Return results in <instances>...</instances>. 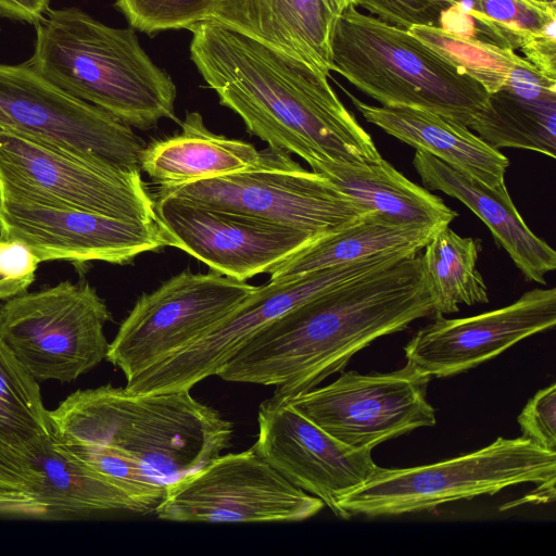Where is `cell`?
I'll return each instance as SVG.
<instances>
[{
	"label": "cell",
	"mask_w": 556,
	"mask_h": 556,
	"mask_svg": "<svg viewBox=\"0 0 556 556\" xmlns=\"http://www.w3.org/2000/svg\"><path fill=\"white\" fill-rule=\"evenodd\" d=\"M412 253L395 252L329 267L291 279L269 280L201 339L127 380L135 394L190 391L217 376L225 364L261 329L304 301Z\"/></svg>",
	"instance_id": "10"
},
{
	"label": "cell",
	"mask_w": 556,
	"mask_h": 556,
	"mask_svg": "<svg viewBox=\"0 0 556 556\" xmlns=\"http://www.w3.org/2000/svg\"><path fill=\"white\" fill-rule=\"evenodd\" d=\"M52 433L37 380L0 339V443L26 457Z\"/></svg>",
	"instance_id": "28"
},
{
	"label": "cell",
	"mask_w": 556,
	"mask_h": 556,
	"mask_svg": "<svg viewBox=\"0 0 556 556\" xmlns=\"http://www.w3.org/2000/svg\"><path fill=\"white\" fill-rule=\"evenodd\" d=\"M477 0H353L354 7L367 10L371 15L391 25L409 28L413 25L438 26L441 12L460 4L471 14L477 13Z\"/></svg>",
	"instance_id": "33"
},
{
	"label": "cell",
	"mask_w": 556,
	"mask_h": 556,
	"mask_svg": "<svg viewBox=\"0 0 556 556\" xmlns=\"http://www.w3.org/2000/svg\"><path fill=\"white\" fill-rule=\"evenodd\" d=\"M255 289L216 271L173 276L137 300L106 359L130 380L201 339Z\"/></svg>",
	"instance_id": "12"
},
{
	"label": "cell",
	"mask_w": 556,
	"mask_h": 556,
	"mask_svg": "<svg viewBox=\"0 0 556 556\" xmlns=\"http://www.w3.org/2000/svg\"><path fill=\"white\" fill-rule=\"evenodd\" d=\"M0 128L137 169L146 147L132 127L68 94L25 63L0 64Z\"/></svg>",
	"instance_id": "14"
},
{
	"label": "cell",
	"mask_w": 556,
	"mask_h": 556,
	"mask_svg": "<svg viewBox=\"0 0 556 556\" xmlns=\"http://www.w3.org/2000/svg\"><path fill=\"white\" fill-rule=\"evenodd\" d=\"M552 479H556V453L522 437H500L480 450L435 464L378 467L365 483L340 497L338 505L349 518L397 516Z\"/></svg>",
	"instance_id": "6"
},
{
	"label": "cell",
	"mask_w": 556,
	"mask_h": 556,
	"mask_svg": "<svg viewBox=\"0 0 556 556\" xmlns=\"http://www.w3.org/2000/svg\"><path fill=\"white\" fill-rule=\"evenodd\" d=\"M424 249L422 268L435 316L456 313L463 304L489 302L488 287L477 268L479 240L462 237L446 226Z\"/></svg>",
	"instance_id": "27"
},
{
	"label": "cell",
	"mask_w": 556,
	"mask_h": 556,
	"mask_svg": "<svg viewBox=\"0 0 556 556\" xmlns=\"http://www.w3.org/2000/svg\"><path fill=\"white\" fill-rule=\"evenodd\" d=\"M153 198L170 247L239 281L269 273L323 237L159 193Z\"/></svg>",
	"instance_id": "15"
},
{
	"label": "cell",
	"mask_w": 556,
	"mask_h": 556,
	"mask_svg": "<svg viewBox=\"0 0 556 556\" xmlns=\"http://www.w3.org/2000/svg\"><path fill=\"white\" fill-rule=\"evenodd\" d=\"M478 12L510 38L515 49L556 22V3L536 0H477Z\"/></svg>",
	"instance_id": "32"
},
{
	"label": "cell",
	"mask_w": 556,
	"mask_h": 556,
	"mask_svg": "<svg viewBox=\"0 0 556 556\" xmlns=\"http://www.w3.org/2000/svg\"><path fill=\"white\" fill-rule=\"evenodd\" d=\"M217 0H116L130 27L147 35L188 29L210 20Z\"/></svg>",
	"instance_id": "31"
},
{
	"label": "cell",
	"mask_w": 556,
	"mask_h": 556,
	"mask_svg": "<svg viewBox=\"0 0 556 556\" xmlns=\"http://www.w3.org/2000/svg\"><path fill=\"white\" fill-rule=\"evenodd\" d=\"M257 422V440L252 446L255 452L294 486L319 498L337 517L350 519L338 501L377 470L371 450L340 442L286 399L265 400Z\"/></svg>",
	"instance_id": "17"
},
{
	"label": "cell",
	"mask_w": 556,
	"mask_h": 556,
	"mask_svg": "<svg viewBox=\"0 0 556 556\" xmlns=\"http://www.w3.org/2000/svg\"><path fill=\"white\" fill-rule=\"evenodd\" d=\"M39 261L22 241L0 239V275L11 280L33 283Z\"/></svg>",
	"instance_id": "36"
},
{
	"label": "cell",
	"mask_w": 556,
	"mask_h": 556,
	"mask_svg": "<svg viewBox=\"0 0 556 556\" xmlns=\"http://www.w3.org/2000/svg\"><path fill=\"white\" fill-rule=\"evenodd\" d=\"M111 319L88 281L66 280L7 299L0 339L37 381L73 382L106 358Z\"/></svg>",
	"instance_id": "9"
},
{
	"label": "cell",
	"mask_w": 556,
	"mask_h": 556,
	"mask_svg": "<svg viewBox=\"0 0 556 556\" xmlns=\"http://www.w3.org/2000/svg\"><path fill=\"white\" fill-rule=\"evenodd\" d=\"M49 416L61 444L115 452L166 484L219 456L233 433L229 420L190 391L135 394L105 384L75 391Z\"/></svg>",
	"instance_id": "3"
},
{
	"label": "cell",
	"mask_w": 556,
	"mask_h": 556,
	"mask_svg": "<svg viewBox=\"0 0 556 556\" xmlns=\"http://www.w3.org/2000/svg\"><path fill=\"white\" fill-rule=\"evenodd\" d=\"M321 174L363 210L395 224L442 229L457 217L442 199L406 178L382 157L367 164L326 162Z\"/></svg>",
	"instance_id": "23"
},
{
	"label": "cell",
	"mask_w": 556,
	"mask_h": 556,
	"mask_svg": "<svg viewBox=\"0 0 556 556\" xmlns=\"http://www.w3.org/2000/svg\"><path fill=\"white\" fill-rule=\"evenodd\" d=\"M413 165L426 189L457 199L486 225L526 279L545 283L556 268V252L527 226L505 182L489 186L420 150Z\"/></svg>",
	"instance_id": "20"
},
{
	"label": "cell",
	"mask_w": 556,
	"mask_h": 556,
	"mask_svg": "<svg viewBox=\"0 0 556 556\" xmlns=\"http://www.w3.org/2000/svg\"><path fill=\"white\" fill-rule=\"evenodd\" d=\"M31 283L21 280H11L0 275V300H7L27 291Z\"/></svg>",
	"instance_id": "40"
},
{
	"label": "cell",
	"mask_w": 556,
	"mask_h": 556,
	"mask_svg": "<svg viewBox=\"0 0 556 556\" xmlns=\"http://www.w3.org/2000/svg\"><path fill=\"white\" fill-rule=\"evenodd\" d=\"M331 71L383 106L427 110L469 126L489 93L420 40L354 5L339 16Z\"/></svg>",
	"instance_id": "5"
},
{
	"label": "cell",
	"mask_w": 556,
	"mask_h": 556,
	"mask_svg": "<svg viewBox=\"0 0 556 556\" xmlns=\"http://www.w3.org/2000/svg\"><path fill=\"white\" fill-rule=\"evenodd\" d=\"M430 379L409 363L386 374L351 370L286 400L340 442L372 451L384 441L437 424L427 400Z\"/></svg>",
	"instance_id": "13"
},
{
	"label": "cell",
	"mask_w": 556,
	"mask_h": 556,
	"mask_svg": "<svg viewBox=\"0 0 556 556\" xmlns=\"http://www.w3.org/2000/svg\"><path fill=\"white\" fill-rule=\"evenodd\" d=\"M434 315L420 253L319 293L253 336L218 377L274 386L290 399L340 372L354 354L380 337Z\"/></svg>",
	"instance_id": "1"
},
{
	"label": "cell",
	"mask_w": 556,
	"mask_h": 556,
	"mask_svg": "<svg viewBox=\"0 0 556 556\" xmlns=\"http://www.w3.org/2000/svg\"><path fill=\"white\" fill-rule=\"evenodd\" d=\"M470 129L495 149L515 148L556 156V96L526 97L501 89L489 93Z\"/></svg>",
	"instance_id": "26"
},
{
	"label": "cell",
	"mask_w": 556,
	"mask_h": 556,
	"mask_svg": "<svg viewBox=\"0 0 556 556\" xmlns=\"http://www.w3.org/2000/svg\"><path fill=\"white\" fill-rule=\"evenodd\" d=\"M25 455L38 476L31 496L45 518L80 517L105 511L142 514L139 506L117 486L66 454L53 433L31 445Z\"/></svg>",
	"instance_id": "24"
},
{
	"label": "cell",
	"mask_w": 556,
	"mask_h": 556,
	"mask_svg": "<svg viewBox=\"0 0 556 556\" xmlns=\"http://www.w3.org/2000/svg\"><path fill=\"white\" fill-rule=\"evenodd\" d=\"M258 156L253 144L212 132L200 113L189 112L180 132L144 147L140 170L168 189L245 169Z\"/></svg>",
	"instance_id": "22"
},
{
	"label": "cell",
	"mask_w": 556,
	"mask_h": 556,
	"mask_svg": "<svg viewBox=\"0 0 556 556\" xmlns=\"http://www.w3.org/2000/svg\"><path fill=\"white\" fill-rule=\"evenodd\" d=\"M408 33L477 80L488 93L503 88L511 68L526 59L513 49L454 35L439 26L413 25Z\"/></svg>",
	"instance_id": "29"
},
{
	"label": "cell",
	"mask_w": 556,
	"mask_h": 556,
	"mask_svg": "<svg viewBox=\"0 0 556 556\" xmlns=\"http://www.w3.org/2000/svg\"><path fill=\"white\" fill-rule=\"evenodd\" d=\"M49 9V0H0V17L33 25H35Z\"/></svg>",
	"instance_id": "38"
},
{
	"label": "cell",
	"mask_w": 556,
	"mask_h": 556,
	"mask_svg": "<svg viewBox=\"0 0 556 556\" xmlns=\"http://www.w3.org/2000/svg\"><path fill=\"white\" fill-rule=\"evenodd\" d=\"M556 324V289L534 288L516 302L476 316L437 315L404 346L407 363L430 377L464 372Z\"/></svg>",
	"instance_id": "18"
},
{
	"label": "cell",
	"mask_w": 556,
	"mask_h": 556,
	"mask_svg": "<svg viewBox=\"0 0 556 556\" xmlns=\"http://www.w3.org/2000/svg\"><path fill=\"white\" fill-rule=\"evenodd\" d=\"M190 31V59L206 85L268 147L300 156L312 170L381 159L327 76L212 20Z\"/></svg>",
	"instance_id": "2"
},
{
	"label": "cell",
	"mask_w": 556,
	"mask_h": 556,
	"mask_svg": "<svg viewBox=\"0 0 556 556\" xmlns=\"http://www.w3.org/2000/svg\"><path fill=\"white\" fill-rule=\"evenodd\" d=\"M56 443L66 454L123 491L142 514L154 511L163 500L167 484L137 462L101 447Z\"/></svg>",
	"instance_id": "30"
},
{
	"label": "cell",
	"mask_w": 556,
	"mask_h": 556,
	"mask_svg": "<svg viewBox=\"0 0 556 556\" xmlns=\"http://www.w3.org/2000/svg\"><path fill=\"white\" fill-rule=\"evenodd\" d=\"M556 22L528 36L520 46L525 59L542 74L556 79Z\"/></svg>",
	"instance_id": "37"
},
{
	"label": "cell",
	"mask_w": 556,
	"mask_h": 556,
	"mask_svg": "<svg viewBox=\"0 0 556 556\" xmlns=\"http://www.w3.org/2000/svg\"><path fill=\"white\" fill-rule=\"evenodd\" d=\"M353 0H217L210 20L329 76L336 23Z\"/></svg>",
	"instance_id": "19"
},
{
	"label": "cell",
	"mask_w": 556,
	"mask_h": 556,
	"mask_svg": "<svg viewBox=\"0 0 556 556\" xmlns=\"http://www.w3.org/2000/svg\"><path fill=\"white\" fill-rule=\"evenodd\" d=\"M159 194L233 212L325 236L368 212L321 174L303 168L289 153L268 147L250 167L190 182Z\"/></svg>",
	"instance_id": "8"
},
{
	"label": "cell",
	"mask_w": 556,
	"mask_h": 556,
	"mask_svg": "<svg viewBox=\"0 0 556 556\" xmlns=\"http://www.w3.org/2000/svg\"><path fill=\"white\" fill-rule=\"evenodd\" d=\"M555 480L556 479H552L548 481L536 483L535 488L531 492L527 493L522 498H518L514 502L506 503L505 505L500 507V510H506L527 503L539 504L554 502L556 495Z\"/></svg>",
	"instance_id": "39"
},
{
	"label": "cell",
	"mask_w": 556,
	"mask_h": 556,
	"mask_svg": "<svg viewBox=\"0 0 556 556\" xmlns=\"http://www.w3.org/2000/svg\"><path fill=\"white\" fill-rule=\"evenodd\" d=\"M140 172L0 128V199L159 222Z\"/></svg>",
	"instance_id": "7"
},
{
	"label": "cell",
	"mask_w": 556,
	"mask_h": 556,
	"mask_svg": "<svg viewBox=\"0 0 556 556\" xmlns=\"http://www.w3.org/2000/svg\"><path fill=\"white\" fill-rule=\"evenodd\" d=\"M348 96L368 123L400 141L427 152L489 186L505 182L508 159L472 134L467 126L427 110L376 106L351 93Z\"/></svg>",
	"instance_id": "21"
},
{
	"label": "cell",
	"mask_w": 556,
	"mask_h": 556,
	"mask_svg": "<svg viewBox=\"0 0 556 556\" xmlns=\"http://www.w3.org/2000/svg\"><path fill=\"white\" fill-rule=\"evenodd\" d=\"M521 437L556 453V384L539 390L518 416Z\"/></svg>",
	"instance_id": "34"
},
{
	"label": "cell",
	"mask_w": 556,
	"mask_h": 556,
	"mask_svg": "<svg viewBox=\"0 0 556 556\" xmlns=\"http://www.w3.org/2000/svg\"><path fill=\"white\" fill-rule=\"evenodd\" d=\"M441 229L395 224L367 213L355 222L325 235L274 267L269 280H285L329 267L382 254L418 253Z\"/></svg>",
	"instance_id": "25"
},
{
	"label": "cell",
	"mask_w": 556,
	"mask_h": 556,
	"mask_svg": "<svg viewBox=\"0 0 556 556\" xmlns=\"http://www.w3.org/2000/svg\"><path fill=\"white\" fill-rule=\"evenodd\" d=\"M38 476L28 459L0 443V493H33Z\"/></svg>",
	"instance_id": "35"
},
{
	"label": "cell",
	"mask_w": 556,
	"mask_h": 556,
	"mask_svg": "<svg viewBox=\"0 0 556 556\" xmlns=\"http://www.w3.org/2000/svg\"><path fill=\"white\" fill-rule=\"evenodd\" d=\"M35 34L24 63L63 91L141 130L174 118L176 86L132 27L109 26L72 7L49 9Z\"/></svg>",
	"instance_id": "4"
},
{
	"label": "cell",
	"mask_w": 556,
	"mask_h": 556,
	"mask_svg": "<svg viewBox=\"0 0 556 556\" xmlns=\"http://www.w3.org/2000/svg\"><path fill=\"white\" fill-rule=\"evenodd\" d=\"M324 506L251 447L219 455L167 483L153 513L159 519L179 522H295L315 516Z\"/></svg>",
	"instance_id": "11"
},
{
	"label": "cell",
	"mask_w": 556,
	"mask_h": 556,
	"mask_svg": "<svg viewBox=\"0 0 556 556\" xmlns=\"http://www.w3.org/2000/svg\"><path fill=\"white\" fill-rule=\"evenodd\" d=\"M0 239L24 242L39 263L75 265L100 261L131 263L168 247L159 222L122 219L65 206L0 199Z\"/></svg>",
	"instance_id": "16"
}]
</instances>
